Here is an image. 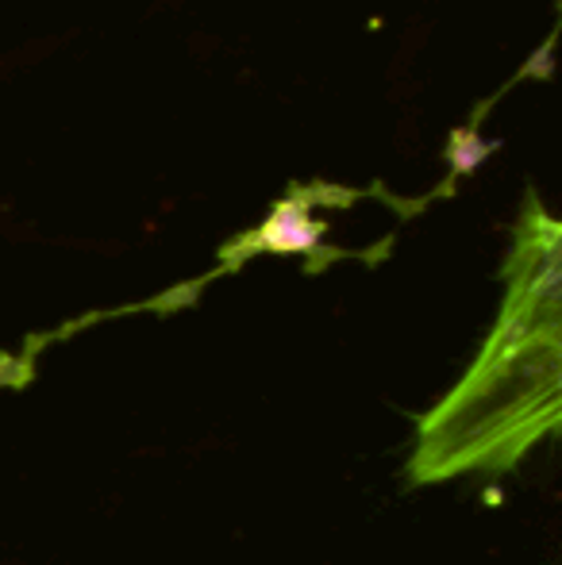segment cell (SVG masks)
<instances>
[{"label":"cell","mask_w":562,"mask_h":565,"mask_svg":"<svg viewBox=\"0 0 562 565\" xmlns=\"http://www.w3.org/2000/svg\"><path fill=\"white\" fill-rule=\"evenodd\" d=\"M316 235H320V227L305 224L293 204L289 209H282L278 216H274V224L266 227V243L278 246V250H305V246L316 243Z\"/></svg>","instance_id":"obj_1"}]
</instances>
